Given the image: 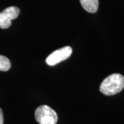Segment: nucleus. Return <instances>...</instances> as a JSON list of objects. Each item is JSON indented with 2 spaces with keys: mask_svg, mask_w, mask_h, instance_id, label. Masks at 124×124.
<instances>
[{
  "mask_svg": "<svg viewBox=\"0 0 124 124\" xmlns=\"http://www.w3.org/2000/svg\"><path fill=\"white\" fill-rule=\"evenodd\" d=\"M4 124V116H3L2 110L0 108V124Z\"/></svg>",
  "mask_w": 124,
  "mask_h": 124,
  "instance_id": "6e6552de",
  "label": "nucleus"
},
{
  "mask_svg": "<svg viewBox=\"0 0 124 124\" xmlns=\"http://www.w3.org/2000/svg\"><path fill=\"white\" fill-rule=\"evenodd\" d=\"M35 119L40 124H56L58 115L55 110L47 105L38 107L35 113Z\"/></svg>",
  "mask_w": 124,
  "mask_h": 124,
  "instance_id": "f03ea898",
  "label": "nucleus"
},
{
  "mask_svg": "<svg viewBox=\"0 0 124 124\" xmlns=\"http://www.w3.org/2000/svg\"><path fill=\"white\" fill-rule=\"evenodd\" d=\"M12 20L4 15L2 12L0 13V28L2 29H7L11 25Z\"/></svg>",
  "mask_w": 124,
  "mask_h": 124,
  "instance_id": "0eeeda50",
  "label": "nucleus"
},
{
  "mask_svg": "<svg viewBox=\"0 0 124 124\" xmlns=\"http://www.w3.org/2000/svg\"><path fill=\"white\" fill-rule=\"evenodd\" d=\"M82 7L87 12L95 13L98 9V0H80Z\"/></svg>",
  "mask_w": 124,
  "mask_h": 124,
  "instance_id": "20e7f679",
  "label": "nucleus"
},
{
  "mask_svg": "<svg viewBox=\"0 0 124 124\" xmlns=\"http://www.w3.org/2000/svg\"><path fill=\"white\" fill-rule=\"evenodd\" d=\"M10 62L7 57L0 55V71H7L10 69Z\"/></svg>",
  "mask_w": 124,
  "mask_h": 124,
  "instance_id": "423d86ee",
  "label": "nucleus"
},
{
  "mask_svg": "<svg viewBox=\"0 0 124 124\" xmlns=\"http://www.w3.org/2000/svg\"><path fill=\"white\" fill-rule=\"evenodd\" d=\"M72 48L69 46H64L57 49L46 58V63L49 66H55L69 58L72 54Z\"/></svg>",
  "mask_w": 124,
  "mask_h": 124,
  "instance_id": "7ed1b4c3",
  "label": "nucleus"
},
{
  "mask_svg": "<svg viewBox=\"0 0 124 124\" xmlns=\"http://www.w3.org/2000/svg\"><path fill=\"white\" fill-rule=\"evenodd\" d=\"M2 12L9 19L12 20L16 18L19 15L20 9L16 7H10L4 9Z\"/></svg>",
  "mask_w": 124,
  "mask_h": 124,
  "instance_id": "39448f33",
  "label": "nucleus"
},
{
  "mask_svg": "<svg viewBox=\"0 0 124 124\" xmlns=\"http://www.w3.org/2000/svg\"><path fill=\"white\" fill-rule=\"evenodd\" d=\"M124 87V77L120 74L109 75L100 85L101 92L106 95H113L120 93Z\"/></svg>",
  "mask_w": 124,
  "mask_h": 124,
  "instance_id": "f257e3e1",
  "label": "nucleus"
}]
</instances>
